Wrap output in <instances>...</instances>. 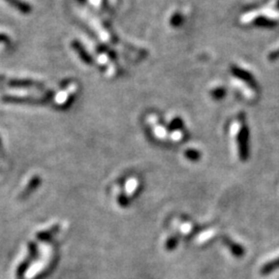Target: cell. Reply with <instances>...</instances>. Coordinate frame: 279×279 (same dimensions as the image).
I'll use <instances>...</instances> for the list:
<instances>
[{
  "mask_svg": "<svg viewBox=\"0 0 279 279\" xmlns=\"http://www.w3.org/2000/svg\"><path fill=\"white\" fill-rule=\"evenodd\" d=\"M247 139H248V135H247L246 129L244 128L240 133V136H239L240 154H241L242 158H243V161H245V158L247 156Z\"/></svg>",
  "mask_w": 279,
  "mask_h": 279,
  "instance_id": "6da1fadb",
  "label": "cell"
},
{
  "mask_svg": "<svg viewBox=\"0 0 279 279\" xmlns=\"http://www.w3.org/2000/svg\"><path fill=\"white\" fill-rule=\"evenodd\" d=\"M9 84H11L12 86H17V87H37V88L43 87V84L30 80H15L9 82Z\"/></svg>",
  "mask_w": 279,
  "mask_h": 279,
  "instance_id": "7a4b0ae2",
  "label": "cell"
},
{
  "mask_svg": "<svg viewBox=\"0 0 279 279\" xmlns=\"http://www.w3.org/2000/svg\"><path fill=\"white\" fill-rule=\"evenodd\" d=\"M5 1H7L9 4L13 5L16 8H18L19 11L24 13V14H29L31 12V7L27 3L21 1V0H5Z\"/></svg>",
  "mask_w": 279,
  "mask_h": 279,
  "instance_id": "3957f363",
  "label": "cell"
},
{
  "mask_svg": "<svg viewBox=\"0 0 279 279\" xmlns=\"http://www.w3.org/2000/svg\"><path fill=\"white\" fill-rule=\"evenodd\" d=\"M72 46H73L74 49H76V50L78 51V53L81 55V57L83 58V60H84V61L87 62V63H90V62H91L90 58L88 57V55L85 53V50L82 49L81 45H80L78 42H72Z\"/></svg>",
  "mask_w": 279,
  "mask_h": 279,
  "instance_id": "277c9868",
  "label": "cell"
},
{
  "mask_svg": "<svg viewBox=\"0 0 279 279\" xmlns=\"http://www.w3.org/2000/svg\"><path fill=\"white\" fill-rule=\"evenodd\" d=\"M277 268H279V257H278L277 259H275V260H272V262L268 263V264L263 268L262 272L265 273V274H267V273H270V272L274 271V270L277 269Z\"/></svg>",
  "mask_w": 279,
  "mask_h": 279,
  "instance_id": "5b68a950",
  "label": "cell"
},
{
  "mask_svg": "<svg viewBox=\"0 0 279 279\" xmlns=\"http://www.w3.org/2000/svg\"><path fill=\"white\" fill-rule=\"evenodd\" d=\"M227 243H228V245L230 246L231 251H232V254H234L235 256H242V255H243V249H242L241 246H239V245H237V244H234V243H232L231 241H228Z\"/></svg>",
  "mask_w": 279,
  "mask_h": 279,
  "instance_id": "8992f818",
  "label": "cell"
},
{
  "mask_svg": "<svg viewBox=\"0 0 279 279\" xmlns=\"http://www.w3.org/2000/svg\"><path fill=\"white\" fill-rule=\"evenodd\" d=\"M186 156L190 158V160H198V157H200V154L194 150H187V152H186Z\"/></svg>",
  "mask_w": 279,
  "mask_h": 279,
  "instance_id": "52a82bcc",
  "label": "cell"
},
{
  "mask_svg": "<svg viewBox=\"0 0 279 279\" xmlns=\"http://www.w3.org/2000/svg\"><path fill=\"white\" fill-rule=\"evenodd\" d=\"M269 59L271 60V61H275V60L279 59V49L276 50V51H274V52H272L271 54H270V55H269Z\"/></svg>",
  "mask_w": 279,
  "mask_h": 279,
  "instance_id": "ba28073f",
  "label": "cell"
},
{
  "mask_svg": "<svg viewBox=\"0 0 279 279\" xmlns=\"http://www.w3.org/2000/svg\"><path fill=\"white\" fill-rule=\"evenodd\" d=\"M176 245H177V239H176V238H172V239H170V240H169V242H167V243H166V247L169 248V249L174 248Z\"/></svg>",
  "mask_w": 279,
  "mask_h": 279,
  "instance_id": "9c48e42d",
  "label": "cell"
},
{
  "mask_svg": "<svg viewBox=\"0 0 279 279\" xmlns=\"http://www.w3.org/2000/svg\"><path fill=\"white\" fill-rule=\"evenodd\" d=\"M3 80H4L3 76H0V82H1V81H3Z\"/></svg>",
  "mask_w": 279,
  "mask_h": 279,
  "instance_id": "30bf717a",
  "label": "cell"
},
{
  "mask_svg": "<svg viewBox=\"0 0 279 279\" xmlns=\"http://www.w3.org/2000/svg\"><path fill=\"white\" fill-rule=\"evenodd\" d=\"M276 7L279 9V0L277 1V4H276Z\"/></svg>",
  "mask_w": 279,
  "mask_h": 279,
  "instance_id": "8fae6325",
  "label": "cell"
}]
</instances>
